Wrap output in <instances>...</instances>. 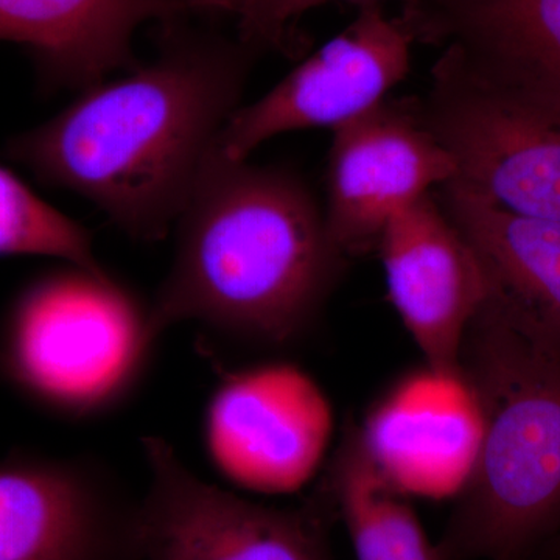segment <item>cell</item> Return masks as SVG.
I'll list each match as a JSON object with an SVG mask.
<instances>
[{"instance_id": "cell-18", "label": "cell", "mask_w": 560, "mask_h": 560, "mask_svg": "<svg viewBox=\"0 0 560 560\" xmlns=\"http://www.w3.org/2000/svg\"><path fill=\"white\" fill-rule=\"evenodd\" d=\"M329 2H350L357 7L381 0H245L238 9L237 38L256 51L298 50L293 24L302 14Z\"/></svg>"}, {"instance_id": "cell-5", "label": "cell", "mask_w": 560, "mask_h": 560, "mask_svg": "<svg viewBox=\"0 0 560 560\" xmlns=\"http://www.w3.org/2000/svg\"><path fill=\"white\" fill-rule=\"evenodd\" d=\"M412 102L455 162L452 180L508 212L560 221L559 117L481 80L447 49Z\"/></svg>"}, {"instance_id": "cell-20", "label": "cell", "mask_w": 560, "mask_h": 560, "mask_svg": "<svg viewBox=\"0 0 560 560\" xmlns=\"http://www.w3.org/2000/svg\"><path fill=\"white\" fill-rule=\"evenodd\" d=\"M534 558L539 560H560V533L548 540Z\"/></svg>"}, {"instance_id": "cell-14", "label": "cell", "mask_w": 560, "mask_h": 560, "mask_svg": "<svg viewBox=\"0 0 560 560\" xmlns=\"http://www.w3.org/2000/svg\"><path fill=\"white\" fill-rule=\"evenodd\" d=\"M434 197L480 264L482 305L560 357V221L508 212L455 180Z\"/></svg>"}, {"instance_id": "cell-2", "label": "cell", "mask_w": 560, "mask_h": 560, "mask_svg": "<svg viewBox=\"0 0 560 560\" xmlns=\"http://www.w3.org/2000/svg\"><path fill=\"white\" fill-rule=\"evenodd\" d=\"M175 231L171 270L150 302L158 340L198 323L231 340L289 346L312 329L349 260L301 176L217 151Z\"/></svg>"}, {"instance_id": "cell-9", "label": "cell", "mask_w": 560, "mask_h": 560, "mask_svg": "<svg viewBox=\"0 0 560 560\" xmlns=\"http://www.w3.org/2000/svg\"><path fill=\"white\" fill-rule=\"evenodd\" d=\"M139 501L97 459H0V560H142Z\"/></svg>"}, {"instance_id": "cell-10", "label": "cell", "mask_w": 560, "mask_h": 560, "mask_svg": "<svg viewBox=\"0 0 560 560\" xmlns=\"http://www.w3.org/2000/svg\"><path fill=\"white\" fill-rule=\"evenodd\" d=\"M455 175L412 97L386 98L334 131L324 209L331 238L348 259L377 249L394 215Z\"/></svg>"}, {"instance_id": "cell-16", "label": "cell", "mask_w": 560, "mask_h": 560, "mask_svg": "<svg viewBox=\"0 0 560 560\" xmlns=\"http://www.w3.org/2000/svg\"><path fill=\"white\" fill-rule=\"evenodd\" d=\"M348 529L357 560H441L407 495L394 489L350 425L320 489Z\"/></svg>"}, {"instance_id": "cell-11", "label": "cell", "mask_w": 560, "mask_h": 560, "mask_svg": "<svg viewBox=\"0 0 560 560\" xmlns=\"http://www.w3.org/2000/svg\"><path fill=\"white\" fill-rule=\"evenodd\" d=\"M390 304L431 370L459 374L460 350L486 301L474 250L434 191L390 219L377 245Z\"/></svg>"}, {"instance_id": "cell-8", "label": "cell", "mask_w": 560, "mask_h": 560, "mask_svg": "<svg viewBox=\"0 0 560 560\" xmlns=\"http://www.w3.org/2000/svg\"><path fill=\"white\" fill-rule=\"evenodd\" d=\"M415 39L381 2L364 3L340 35L298 65L267 94L241 106L221 131L217 153L248 160L283 132L338 130L389 98L407 79Z\"/></svg>"}, {"instance_id": "cell-7", "label": "cell", "mask_w": 560, "mask_h": 560, "mask_svg": "<svg viewBox=\"0 0 560 560\" xmlns=\"http://www.w3.org/2000/svg\"><path fill=\"white\" fill-rule=\"evenodd\" d=\"M334 433L326 394L290 363L223 371L202 438L210 463L238 488L296 492L319 470Z\"/></svg>"}, {"instance_id": "cell-6", "label": "cell", "mask_w": 560, "mask_h": 560, "mask_svg": "<svg viewBox=\"0 0 560 560\" xmlns=\"http://www.w3.org/2000/svg\"><path fill=\"white\" fill-rule=\"evenodd\" d=\"M149 488L139 501L142 560H334L323 490L272 508L201 480L167 441H140Z\"/></svg>"}, {"instance_id": "cell-4", "label": "cell", "mask_w": 560, "mask_h": 560, "mask_svg": "<svg viewBox=\"0 0 560 560\" xmlns=\"http://www.w3.org/2000/svg\"><path fill=\"white\" fill-rule=\"evenodd\" d=\"M158 342L150 302L106 270L66 264L10 302L0 323V378L57 418H101L135 396Z\"/></svg>"}, {"instance_id": "cell-1", "label": "cell", "mask_w": 560, "mask_h": 560, "mask_svg": "<svg viewBox=\"0 0 560 560\" xmlns=\"http://www.w3.org/2000/svg\"><path fill=\"white\" fill-rule=\"evenodd\" d=\"M160 54L127 75L81 91L5 154L51 186L94 202L138 241L175 228L232 114L259 51L241 39L161 24Z\"/></svg>"}, {"instance_id": "cell-15", "label": "cell", "mask_w": 560, "mask_h": 560, "mask_svg": "<svg viewBox=\"0 0 560 560\" xmlns=\"http://www.w3.org/2000/svg\"><path fill=\"white\" fill-rule=\"evenodd\" d=\"M189 13L186 0H0V40L27 47L47 86L84 91L139 65L132 36L140 25Z\"/></svg>"}, {"instance_id": "cell-13", "label": "cell", "mask_w": 560, "mask_h": 560, "mask_svg": "<svg viewBox=\"0 0 560 560\" xmlns=\"http://www.w3.org/2000/svg\"><path fill=\"white\" fill-rule=\"evenodd\" d=\"M383 477L404 495L445 499L466 485L480 451V407L463 374L415 372L360 427Z\"/></svg>"}, {"instance_id": "cell-17", "label": "cell", "mask_w": 560, "mask_h": 560, "mask_svg": "<svg viewBox=\"0 0 560 560\" xmlns=\"http://www.w3.org/2000/svg\"><path fill=\"white\" fill-rule=\"evenodd\" d=\"M43 256L105 271L86 228L55 209L0 165V257Z\"/></svg>"}, {"instance_id": "cell-3", "label": "cell", "mask_w": 560, "mask_h": 560, "mask_svg": "<svg viewBox=\"0 0 560 560\" xmlns=\"http://www.w3.org/2000/svg\"><path fill=\"white\" fill-rule=\"evenodd\" d=\"M460 374L480 451L436 545L441 560H530L560 533V357L482 305Z\"/></svg>"}, {"instance_id": "cell-12", "label": "cell", "mask_w": 560, "mask_h": 560, "mask_svg": "<svg viewBox=\"0 0 560 560\" xmlns=\"http://www.w3.org/2000/svg\"><path fill=\"white\" fill-rule=\"evenodd\" d=\"M415 43L560 119V0H401Z\"/></svg>"}, {"instance_id": "cell-19", "label": "cell", "mask_w": 560, "mask_h": 560, "mask_svg": "<svg viewBox=\"0 0 560 560\" xmlns=\"http://www.w3.org/2000/svg\"><path fill=\"white\" fill-rule=\"evenodd\" d=\"M191 11L197 13L219 14L237 13L245 0H186Z\"/></svg>"}]
</instances>
